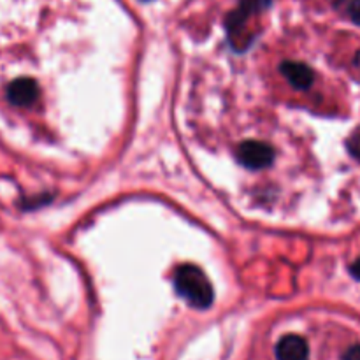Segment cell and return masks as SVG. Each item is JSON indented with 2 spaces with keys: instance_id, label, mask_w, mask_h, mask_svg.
<instances>
[{
  "instance_id": "6da1fadb",
  "label": "cell",
  "mask_w": 360,
  "mask_h": 360,
  "mask_svg": "<svg viewBox=\"0 0 360 360\" xmlns=\"http://www.w3.org/2000/svg\"><path fill=\"white\" fill-rule=\"evenodd\" d=\"M174 287L176 292L193 308L206 309L213 304V287L202 269L197 266H179L174 273Z\"/></svg>"
},
{
  "instance_id": "8fae6325",
  "label": "cell",
  "mask_w": 360,
  "mask_h": 360,
  "mask_svg": "<svg viewBox=\"0 0 360 360\" xmlns=\"http://www.w3.org/2000/svg\"><path fill=\"white\" fill-rule=\"evenodd\" d=\"M355 63H357V65H360V51L357 53V56H355Z\"/></svg>"
},
{
  "instance_id": "30bf717a",
  "label": "cell",
  "mask_w": 360,
  "mask_h": 360,
  "mask_svg": "<svg viewBox=\"0 0 360 360\" xmlns=\"http://www.w3.org/2000/svg\"><path fill=\"white\" fill-rule=\"evenodd\" d=\"M350 273H352V276L355 278V280L360 281V259H357L354 264H352Z\"/></svg>"
},
{
  "instance_id": "7c38bea8",
  "label": "cell",
  "mask_w": 360,
  "mask_h": 360,
  "mask_svg": "<svg viewBox=\"0 0 360 360\" xmlns=\"http://www.w3.org/2000/svg\"><path fill=\"white\" fill-rule=\"evenodd\" d=\"M144 2H148V0H144Z\"/></svg>"
},
{
  "instance_id": "5b68a950",
  "label": "cell",
  "mask_w": 360,
  "mask_h": 360,
  "mask_svg": "<svg viewBox=\"0 0 360 360\" xmlns=\"http://www.w3.org/2000/svg\"><path fill=\"white\" fill-rule=\"evenodd\" d=\"M309 348L308 343L301 336H285L276 345L278 360H308Z\"/></svg>"
},
{
  "instance_id": "8992f818",
  "label": "cell",
  "mask_w": 360,
  "mask_h": 360,
  "mask_svg": "<svg viewBox=\"0 0 360 360\" xmlns=\"http://www.w3.org/2000/svg\"><path fill=\"white\" fill-rule=\"evenodd\" d=\"M281 74L290 81V84L297 90H308L313 84L315 74L306 63L301 62H283L280 65Z\"/></svg>"
},
{
  "instance_id": "9c48e42d",
  "label": "cell",
  "mask_w": 360,
  "mask_h": 360,
  "mask_svg": "<svg viewBox=\"0 0 360 360\" xmlns=\"http://www.w3.org/2000/svg\"><path fill=\"white\" fill-rule=\"evenodd\" d=\"M343 360H360V345H354L345 352Z\"/></svg>"
},
{
  "instance_id": "52a82bcc",
  "label": "cell",
  "mask_w": 360,
  "mask_h": 360,
  "mask_svg": "<svg viewBox=\"0 0 360 360\" xmlns=\"http://www.w3.org/2000/svg\"><path fill=\"white\" fill-rule=\"evenodd\" d=\"M345 11L350 16V20L360 27V0H348V2H345Z\"/></svg>"
},
{
  "instance_id": "ba28073f",
  "label": "cell",
  "mask_w": 360,
  "mask_h": 360,
  "mask_svg": "<svg viewBox=\"0 0 360 360\" xmlns=\"http://www.w3.org/2000/svg\"><path fill=\"white\" fill-rule=\"evenodd\" d=\"M347 148H348V151H350L352 157L360 158V129L352 132L350 139L347 141Z\"/></svg>"
},
{
  "instance_id": "3957f363",
  "label": "cell",
  "mask_w": 360,
  "mask_h": 360,
  "mask_svg": "<svg viewBox=\"0 0 360 360\" xmlns=\"http://www.w3.org/2000/svg\"><path fill=\"white\" fill-rule=\"evenodd\" d=\"M238 160L246 169L259 171L273 164L274 150L269 144L260 143V141H246L238 148Z\"/></svg>"
},
{
  "instance_id": "7a4b0ae2",
  "label": "cell",
  "mask_w": 360,
  "mask_h": 360,
  "mask_svg": "<svg viewBox=\"0 0 360 360\" xmlns=\"http://www.w3.org/2000/svg\"><path fill=\"white\" fill-rule=\"evenodd\" d=\"M271 4V0H241L239 2V9H236L234 13L229 16L227 20V30L229 37H231L232 46H234L238 51H243L250 46L252 42V35H248L245 32L246 21L252 14L260 13V11L267 9Z\"/></svg>"
},
{
  "instance_id": "277c9868",
  "label": "cell",
  "mask_w": 360,
  "mask_h": 360,
  "mask_svg": "<svg viewBox=\"0 0 360 360\" xmlns=\"http://www.w3.org/2000/svg\"><path fill=\"white\" fill-rule=\"evenodd\" d=\"M7 98L13 105L28 108L39 98V84L32 77H18L7 86Z\"/></svg>"
}]
</instances>
